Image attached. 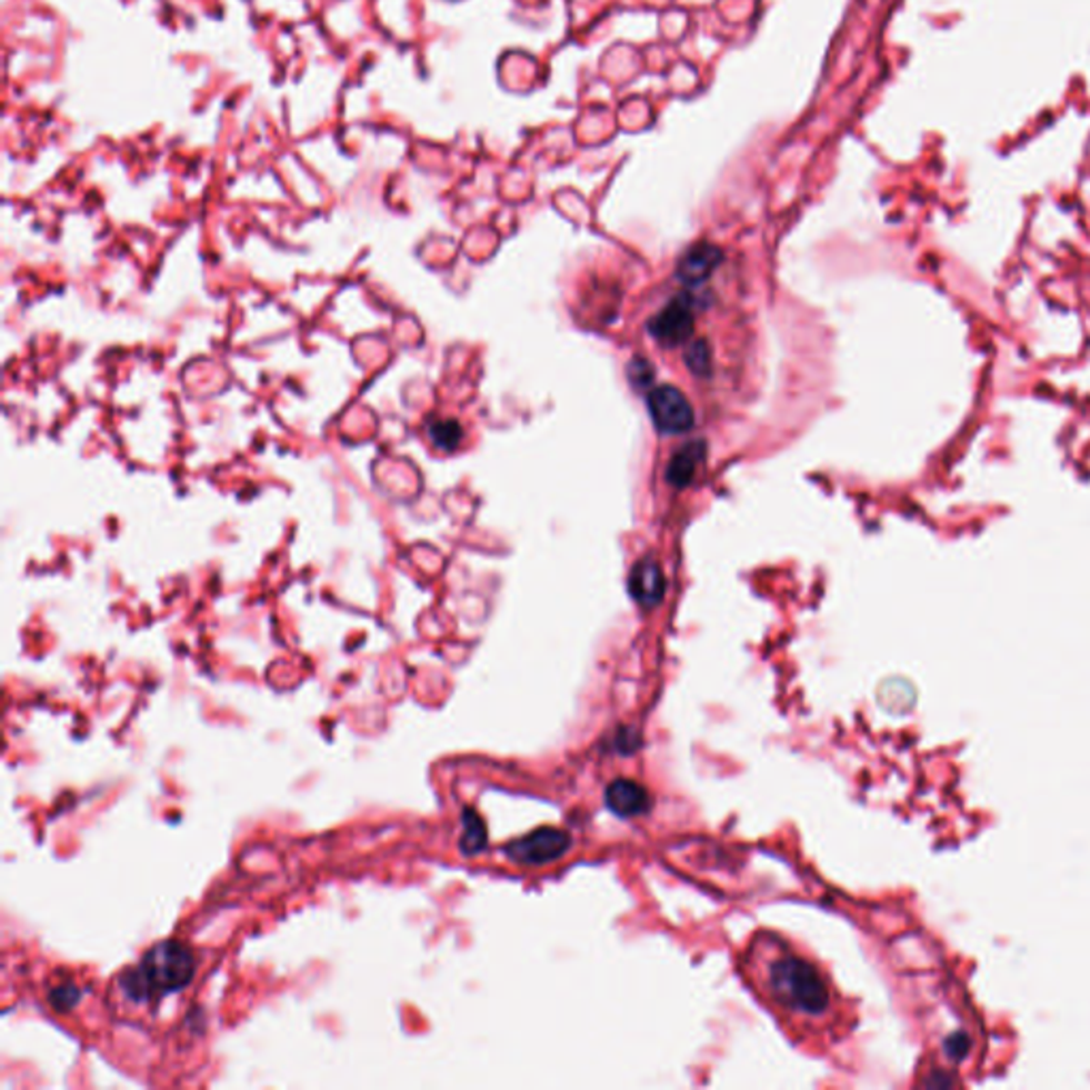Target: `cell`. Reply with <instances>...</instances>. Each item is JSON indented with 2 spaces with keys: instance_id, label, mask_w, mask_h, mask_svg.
Wrapping results in <instances>:
<instances>
[{
  "instance_id": "1",
  "label": "cell",
  "mask_w": 1090,
  "mask_h": 1090,
  "mask_svg": "<svg viewBox=\"0 0 1090 1090\" xmlns=\"http://www.w3.org/2000/svg\"><path fill=\"white\" fill-rule=\"evenodd\" d=\"M739 969L794 1040L818 1046L846 1029V1010L829 973L782 936L757 933L743 948Z\"/></svg>"
},
{
  "instance_id": "2",
  "label": "cell",
  "mask_w": 1090,
  "mask_h": 1090,
  "mask_svg": "<svg viewBox=\"0 0 1090 1090\" xmlns=\"http://www.w3.org/2000/svg\"><path fill=\"white\" fill-rule=\"evenodd\" d=\"M197 954L188 943L164 939L120 976V989L134 1003L160 1001L186 989L197 976Z\"/></svg>"
},
{
  "instance_id": "3",
  "label": "cell",
  "mask_w": 1090,
  "mask_h": 1090,
  "mask_svg": "<svg viewBox=\"0 0 1090 1090\" xmlns=\"http://www.w3.org/2000/svg\"><path fill=\"white\" fill-rule=\"evenodd\" d=\"M569 848H571V839L567 833L552 827H541L529 836L509 841L506 846V854L518 864L537 867V864L558 861L560 857L567 854Z\"/></svg>"
},
{
  "instance_id": "4",
  "label": "cell",
  "mask_w": 1090,
  "mask_h": 1090,
  "mask_svg": "<svg viewBox=\"0 0 1090 1090\" xmlns=\"http://www.w3.org/2000/svg\"><path fill=\"white\" fill-rule=\"evenodd\" d=\"M648 409L654 427L664 434H680L694 427V411L682 390L673 386H657L648 394Z\"/></svg>"
},
{
  "instance_id": "5",
  "label": "cell",
  "mask_w": 1090,
  "mask_h": 1090,
  "mask_svg": "<svg viewBox=\"0 0 1090 1090\" xmlns=\"http://www.w3.org/2000/svg\"><path fill=\"white\" fill-rule=\"evenodd\" d=\"M692 330H694V311H692V303L686 297L671 301L650 322L652 337L664 346L684 343L690 339Z\"/></svg>"
},
{
  "instance_id": "6",
  "label": "cell",
  "mask_w": 1090,
  "mask_h": 1090,
  "mask_svg": "<svg viewBox=\"0 0 1090 1090\" xmlns=\"http://www.w3.org/2000/svg\"><path fill=\"white\" fill-rule=\"evenodd\" d=\"M667 590V580L660 569L659 560L652 557L641 558L629 576V592L637 606L643 609H654L660 606Z\"/></svg>"
},
{
  "instance_id": "7",
  "label": "cell",
  "mask_w": 1090,
  "mask_h": 1090,
  "mask_svg": "<svg viewBox=\"0 0 1090 1090\" xmlns=\"http://www.w3.org/2000/svg\"><path fill=\"white\" fill-rule=\"evenodd\" d=\"M606 803H608L611 812L618 813L622 818H634V816H641V813L650 810L652 799H650V792L639 782L629 780V778H620V780H613L606 788Z\"/></svg>"
},
{
  "instance_id": "8",
  "label": "cell",
  "mask_w": 1090,
  "mask_h": 1090,
  "mask_svg": "<svg viewBox=\"0 0 1090 1090\" xmlns=\"http://www.w3.org/2000/svg\"><path fill=\"white\" fill-rule=\"evenodd\" d=\"M722 252L710 246V243H699L690 248L680 264H678V278L684 281L686 286H701L711 278V273L720 267Z\"/></svg>"
},
{
  "instance_id": "9",
  "label": "cell",
  "mask_w": 1090,
  "mask_h": 1090,
  "mask_svg": "<svg viewBox=\"0 0 1090 1090\" xmlns=\"http://www.w3.org/2000/svg\"><path fill=\"white\" fill-rule=\"evenodd\" d=\"M706 441L697 439V441H688L684 443L673 457L669 458V464H667V482L678 490H684L688 483L692 482V478L697 476V469L701 467V462L706 460Z\"/></svg>"
},
{
  "instance_id": "10",
  "label": "cell",
  "mask_w": 1090,
  "mask_h": 1090,
  "mask_svg": "<svg viewBox=\"0 0 1090 1090\" xmlns=\"http://www.w3.org/2000/svg\"><path fill=\"white\" fill-rule=\"evenodd\" d=\"M488 843L486 836V824H483L480 813L473 810H464L462 816V837H460V850L464 854H478L482 852Z\"/></svg>"
},
{
  "instance_id": "11",
  "label": "cell",
  "mask_w": 1090,
  "mask_h": 1090,
  "mask_svg": "<svg viewBox=\"0 0 1090 1090\" xmlns=\"http://www.w3.org/2000/svg\"><path fill=\"white\" fill-rule=\"evenodd\" d=\"M429 437L439 450L452 452L462 441V427L457 420H434L429 424Z\"/></svg>"
},
{
  "instance_id": "12",
  "label": "cell",
  "mask_w": 1090,
  "mask_h": 1090,
  "mask_svg": "<svg viewBox=\"0 0 1090 1090\" xmlns=\"http://www.w3.org/2000/svg\"><path fill=\"white\" fill-rule=\"evenodd\" d=\"M686 364L694 376H708L711 367V350L708 341L697 339L688 350H686Z\"/></svg>"
},
{
  "instance_id": "13",
  "label": "cell",
  "mask_w": 1090,
  "mask_h": 1090,
  "mask_svg": "<svg viewBox=\"0 0 1090 1090\" xmlns=\"http://www.w3.org/2000/svg\"><path fill=\"white\" fill-rule=\"evenodd\" d=\"M48 1001H50L51 1008L60 1014H67L76 1008L77 1003L81 1001V990L77 989L76 984H60L56 989L50 990L48 994Z\"/></svg>"
},
{
  "instance_id": "14",
  "label": "cell",
  "mask_w": 1090,
  "mask_h": 1090,
  "mask_svg": "<svg viewBox=\"0 0 1090 1090\" xmlns=\"http://www.w3.org/2000/svg\"><path fill=\"white\" fill-rule=\"evenodd\" d=\"M629 373H631V380H633L634 386H641V388L648 386L652 381V378H654V371H652L650 362L643 360V358H634L631 367H629Z\"/></svg>"
}]
</instances>
